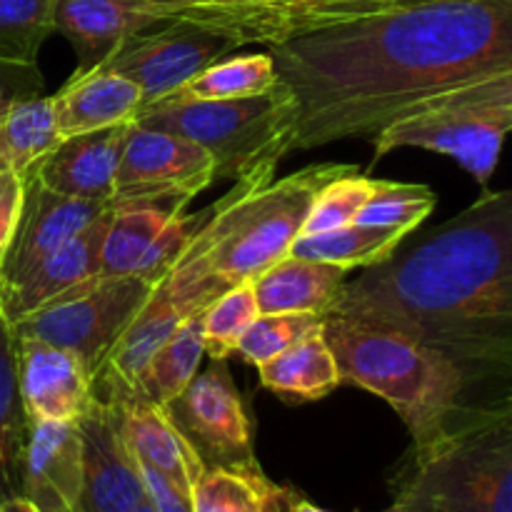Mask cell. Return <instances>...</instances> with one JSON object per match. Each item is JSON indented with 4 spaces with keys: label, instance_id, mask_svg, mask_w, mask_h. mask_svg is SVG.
<instances>
[{
    "label": "cell",
    "instance_id": "1",
    "mask_svg": "<svg viewBox=\"0 0 512 512\" xmlns=\"http://www.w3.org/2000/svg\"><path fill=\"white\" fill-rule=\"evenodd\" d=\"M268 53L298 103L293 150L375 140L423 100L512 70V0H415Z\"/></svg>",
    "mask_w": 512,
    "mask_h": 512
},
{
    "label": "cell",
    "instance_id": "2",
    "mask_svg": "<svg viewBox=\"0 0 512 512\" xmlns=\"http://www.w3.org/2000/svg\"><path fill=\"white\" fill-rule=\"evenodd\" d=\"M400 330L458 365L468 385L512 365V188L348 280L333 313Z\"/></svg>",
    "mask_w": 512,
    "mask_h": 512
},
{
    "label": "cell",
    "instance_id": "3",
    "mask_svg": "<svg viewBox=\"0 0 512 512\" xmlns=\"http://www.w3.org/2000/svg\"><path fill=\"white\" fill-rule=\"evenodd\" d=\"M383 512H512V400L460 405L438 438L413 445Z\"/></svg>",
    "mask_w": 512,
    "mask_h": 512
},
{
    "label": "cell",
    "instance_id": "4",
    "mask_svg": "<svg viewBox=\"0 0 512 512\" xmlns=\"http://www.w3.org/2000/svg\"><path fill=\"white\" fill-rule=\"evenodd\" d=\"M323 335L340 368V383L385 400L413 445L438 438L463 405L468 380L458 365L410 335L343 315H328Z\"/></svg>",
    "mask_w": 512,
    "mask_h": 512
},
{
    "label": "cell",
    "instance_id": "5",
    "mask_svg": "<svg viewBox=\"0 0 512 512\" xmlns=\"http://www.w3.org/2000/svg\"><path fill=\"white\" fill-rule=\"evenodd\" d=\"M135 123L168 130L208 150L218 180H240L293 153L298 103L285 83L240 100H160Z\"/></svg>",
    "mask_w": 512,
    "mask_h": 512
},
{
    "label": "cell",
    "instance_id": "6",
    "mask_svg": "<svg viewBox=\"0 0 512 512\" xmlns=\"http://www.w3.org/2000/svg\"><path fill=\"white\" fill-rule=\"evenodd\" d=\"M245 198H248V195H245ZM240 200L228 205V208H225L223 213L198 235V240L190 245L188 253L175 263V268L170 270L163 280L155 283L148 303L140 308V313L135 315L133 323L125 328V333L120 335L115 348L110 350L108 360L103 363L100 373L95 375V385L103 383L105 390H108L105 398H125V395L133 390L135 380L140 378V373H143V368L148 365V360L155 355V350H158L160 345H163L165 340L190 318V315L208 308L225 288H230V285L223 283V280L213 273V268H210V250H213L215 245H218V240L225 235L230 218H233L235 205H238Z\"/></svg>",
    "mask_w": 512,
    "mask_h": 512
},
{
    "label": "cell",
    "instance_id": "7",
    "mask_svg": "<svg viewBox=\"0 0 512 512\" xmlns=\"http://www.w3.org/2000/svg\"><path fill=\"white\" fill-rule=\"evenodd\" d=\"M358 165L318 163L298 170L283 180L255 190L233 210L228 230L210 250V268L223 283L235 285L253 280L275 260L285 258L303 235L305 218L315 195Z\"/></svg>",
    "mask_w": 512,
    "mask_h": 512
},
{
    "label": "cell",
    "instance_id": "8",
    "mask_svg": "<svg viewBox=\"0 0 512 512\" xmlns=\"http://www.w3.org/2000/svg\"><path fill=\"white\" fill-rule=\"evenodd\" d=\"M270 8L238 0H55V33L78 55V68L90 70L108 58L120 40L170 18H200L225 25L245 43L268 40Z\"/></svg>",
    "mask_w": 512,
    "mask_h": 512
},
{
    "label": "cell",
    "instance_id": "9",
    "mask_svg": "<svg viewBox=\"0 0 512 512\" xmlns=\"http://www.w3.org/2000/svg\"><path fill=\"white\" fill-rule=\"evenodd\" d=\"M153 288L155 283L138 275L93 280L15 323L13 333L70 350L95 378Z\"/></svg>",
    "mask_w": 512,
    "mask_h": 512
},
{
    "label": "cell",
    "instance_id": "10",
    "mask_svg": "<svg viewBox=\"0 0 512 512\" xmlns=\"http://www.w3.org/2000/svg\"><path fill=\"white\" fill-rule=\"evenodd\" d=\"M245 38L225 25L200 18H170L120 40L98 65L133 80L143 93V108L188 83L208 65L233 55Z\"/></svg>",
    "mask_w": 512,
    "mask_h": 512
},
{
    "label": "cell",
    "instance_id": "11",
    "mask_svg": "<svg viewBox=\"0 0 512 512\" xmlns=\"http://www.w3.org/2000/svg\"><path fill=\"white\" fill-rule=\"evenodd\" d=\"M205 468L258 465L253 425L225 360H210L203 373L165 408Z\"/></svg>",
    "mask_w": 512,
    "mask_h": 512
},
{
    "label": "cell",
    "instance_id": "12",
    "mask_svg": "<svg viewBox=\"0 0 512 512\" xmlns=\"http://www.w3.org/2000/svg\"><path fill=\"white\" fill-rule=\"evenodd\" d=\"M213 183L215 163L208 150L183 135L133 120L115 175L113 203L168 195L193 200Z\"/></svg>",
    "mask_w": 512,
    "mask_h": 512
},
{
    "label": "cell",
    "instance_id": "13",
    "mask_svg": "<svg viewBox=\"0 0 512 512\" xmlns=\"http://www.w3.org/2000/svg\"><path fill=\"white\" fill-rule=\"evenodd\" d=\"M83 488L75 512H135L145 503L140 465L123 435L120 405L95 393L78 420Z\"/></svg>",
    "mask_w": 512,
    "mask_h": 512
},
{
    "label": "cell",
    "instance_id": "14",
    "mask_svg": "<svg viewBox=\"0 0 512 512\" xmlns=\"http://www.w3.org/2000/svg\"><path fill=\"white\" fill-rule=\"evenodd\" d=\"M508 135V128L473 113H458V110L408 113L390 123L373 140L375 163L398 148L430 150L453 158L460 168L473 175L475 183L485 188L498 168Z\"/></svg>",
    "mask_w": 512,
    "mask_h": 512
},
{
    "label": "cell",
    "instance_id": "15",
    "mask_svg": "<svg viewBox=\"0 0 512 512\" xmlns=\"http://www.w3.org/2000/svg\"><path fill=\"white\" fill-rule=\"evenodd\" d=\"M113 203L68 198L25 178V198L10 248L0 265V288L18 283L45 255L58 250L93 225Z\"/></svg>",
    "mask_w": 512,
    "mask_h": 512
},
{
    "label": "cell",
    "instance_id": "16",
    "mask_svg": "<svg viewBox=\"0 0 512 512\" xmlns=\"http://www.w3.org/2000/svg\"><path fill=\"white\" fill-rule=\"evenodd\" d=\"M15 335L18 385L28 420H78L95 398V378L70 350Z\"/></svg>",
    "mask_w": 512,
    "mask_h": 512
},
{
    "label": "cell",
    "instance_id": "17",
    "mask_svg": "<svg viewBox=\"0 0 512 512\" xmlns=\"http://www.w3.org/2000/svg\"><path fill=\"white\" fill-rule=\"evenodd\" d=\"M83 488V443L73 420H30L20 495L40 512H75Z\"/></svg>",
    "mask_w": 512,
    "mask_h": 512
},
{
    "label": "cell",
    "instance_id": "18",
    "mask_svg": "<svg viewBox=\"0 0 512 512\" xmlns=\"http://www.w3.org/2000/svg\"><path fill=\"white\" fill-rule=\"evenodd\" d=\"M110 218H113V205L83 233L45 255L18 283L0 288V308L10 325L20 323L35 310L58 300L60 295H68L70 290L98 280L100 255H103V240Z\"/></svg>",
    "mask_w": 512,
    "mask_h": 512
},
{
    "label": "cell",
    "instance_id": "19",
    "mask_svg": "<svg viewBox=\"0 0 512 512\" xmlns=\"http://www.w3.org/2000/svg\"><path fill=\"white\" fill-rule=\"evenodd\" d=\"M130 125L133 120L63 138L53 153L35 165L28 178H35L43 188L68 198L113 203L115 175Z\"/></svg>",
    "mask_w": 512,
    "mask_h": 512
},
{
    "label": "cell",
    "instance_id": "20",
    "mask_svg": "<svg viewBox=\"0 0 512 512\" xmlns=\"http://www.w3.org/2000/svg\"><path fill=\"white\" fill-rule=\"evenodd\" d=\"M50 98L63 138L128 123L138 118L143 108V93L138 85L105 65L75 70L73 78Z\"/></svg>",
    "mask_w": 512,
    "mask_h": 512
},
{
    "label": "cell",
    "instance_id": "21",
    "mask_svg": "<svg viewBox=\"0 0 512 512\" xmlns=\"http://www.w3.org/2000/svg\"><path fill=\"white\" fill-rule=\"evenodd\" d=\"M345 275L335 265L288 253L253 278L260 315L313 313L328 318L348 283Z\"/></svg>",
    "mask_w": 512,
    "mask_h": 512
},
{
    "label": "cell",
    "instance_id": "22",
    "mask_svg": "<svg viewBox=\"0 0 512 512\" xmlns=\"http://www.w3.org/2000/svg\"><path fill=\"white\" fill-rule=\"evenodd\" d=\"M123 415V435L140 465L158 470L165 478L193 493L205 465L188 443L170 413L160 405L118 403Z\"/></svg>",
    "mask_w": 512,
    "mask_h": 512
},
{
    "label": "cell",
    "instance_id": "23",
    "mask_svg": "<svg viewBox=\"0 0 512 512\" xmlns=\"http://www.w3.org/2000/svg\"><path fill=\"white\" fill-rule=\"evenodd\" d=\"M190 200L168 195V198H143L128 203H113L108 233L103 240L98 280L135 275V268L158 235L168 228L170 220L185 210Z\"/></svg>",
    "mask_w": 512,
    "mask_h": 512
},
{
    "label": "cell",
    "instance_id": "24",
    "mask_svg": "<svg viewBox=\"0 0 512 512\" xmlns=\"http://www.w3.org/2000/svg\"><path fill=\"white\" fill-rule=\"evenodd\" d=\"M205 310V308H203ZM203 310L190 315L158 350L140 378L135 380L133 390L115 403H145L168 408L180 393L198 375L200 363L205 358L203 340Z\"/></svg>",
    "mask_w": 512,
    "mask_h": 512
},
{
    "label": "cell",
    "instance_id": "25",
    "mask_svg": "<svg viewBox=\"0 0 512 512\" xmlns=\"http://www.w3.org/2000/svg\"><path fill=\"white\" fill-rule=\"evenodd\" d=\"M263 388L288 403H313L340 388V368L325 340L323 328L258 365Z\"/></svg>",
    "mask_w": 512,
    "mask_h": 512
},
{
    "label": "cell",
    "instance_id": "26",
    "mask_svg": "<svg viewBox=\"0 0 512 512\" xmlns=\"http://www.w3.org/2000/svg\"><path fill=\"white\" fill-rule=\"evenodd\" d=\"M28 425L30 420L18 385L13 325L0 308V503L20 495Z\"/></svg>",
    "mask_w": 512,
    "mask_h": 512
},
{
    "label": "cell",
    "instance_id": "27",
    "mask_svg": "<svg viewBox=\"0 0 512 512\" xmlns=\"http://www.w3.org/2000/svg\"><path fill=\"white\" fill-rule=\"evenodd\" d=\"M60 140L63 135L50 95L20 100L0 113V158L10 170L23 175V180L45 155L58 148Z\"/></svg>",
    "mask_w": 512,
    "mask_h": 512
},
{
    "label": "cell",
    "instance_id": "28",
    "mask_svg": "<svg viewBox=\"0 0 512 512\" xmlns=\"http://www.w3.org/2000/svg\"><path fill=\"white\" fill-rule=\"evenodd\" d=\"M403 240L405 233L400 230L350 223L328 233L300 235L290 248V255L335 265L350 273L355 268H373L390 260Z\"/></svg>",
    "mask_w": 512,
    "mask_h": 512
},
{
    "label": "cell",
    "instance_id": "29",
    "mask_svg": "<svg viewBox=\"0 0 512 512\" xmlns=\"http://www.w3.org/2000/svg\"><path fill=\"white\" fill-rule=\"evenodd\" d=\"M273 55L250 53L228 55L218 63L200 70L195 78L180 85L175 93L163 100H240L253 98L278 85ZM160 103V100H158Z\"/></svg>",
    "mask_w": 512,
    "mask_h": 512
},
{
    "label": "cell",
    "instance_id": "30",
    "mask_svg": "<svg viewBox=\"0 0 512 512\" xmlns=\"http://www.w3.org/2000/svg\"><path fill=\"white\" fill-rule=\"evenodd\" d=\"M275 490L260 465L205 468L193 490V512H273Z\"/></svg>",
    "mask_w": 512,
    "mask_h": 512
},
{
    "label": "cell",
    "instance_id": "31",
    "mask_svg": "<svg viewBox=\"0 0 512 512\" xmlns=\"http://www.w3.org/2000/svg\"><path fill=\"white\" fill-rule=\"evenodd\" d=\"M438 195L423 183H395V180H375L373 193L363 205L355 223L393 228L410 235L435 210Z\"/></svg>",
    "mask_w": 512,
    "mask_h": 512
},
{
    "label": "cell",
    "instance_id": "32",
    "mask_svg": "<svg viewBox=\"0 0 512 512\" xmlns=\"http://www.w3.org/2000/svg\"><path fill=\"white\" fill-rule=\"evenodd\" d=\"M260 315L258 300H255L253 280L225 288L208 308L203 310V340L205 355L210 360H228L235 355L238 340Z\"/></svg>",
    "mask_w": 512,
    "mask_h": 512
},
{
    "label": "cell",
    "instance_id": "33",
    "mask_svg": "<svg viewBox=\"0 0 512 512\" xmlns=\"http://www.w3.org/2000/svg\"><path fill=\"white\" fill-rule=\"evenodd\" d=\"M55 0H0V60L38 63L45 40L55 33Z\"/></svg>",
    "mask_w": 512,
    "mask_h": 512
},
{
    "label": "cell",
    "instance_id": "34",
    "mask_svg": "<svg viewBox=\"0 0 512 512\" xmlns=\"http://www.w3.org/2000/svg\"><path fill=\"white\" fill-rule=\"evenodd\" d=\"M325 325L323 315L313 313H270L258 315L238 340L235 355L248 365H263L270 358L280 355L283 350L293 348L303 338L313 335Z\"/></svg>",
    "mask_w": 512,
    "mask_h": 512
},
{
    "label": "cell",
    "instance_id": "35",
    "mask_svg": "<svg viewBox=\"0 0 512 512\" xmlns=\"http://www.w3.org/2000/svg\"><path fill=\"white\" fill-rule=\"evenodd\" d=\"M425 110H458V113H473L485 120L503 125L512 133V70L500 73L495 78L480 80L475 85H465L460 90H450L445 95L423 100L408 113H425ZM405 113V115H408Z\"/></svg>",
    "mask_w": 512,
    "mask_h": 512
},
{
    "label": "cell",
    "instance_id": "36",
    "mask_svg": "<svg viewBox=\"0 0 512 512\" xmlns=\"http://www.w3.org/2000/svg\"><path fill=\"white\" fill-rule=\"evenodd\" d=\"M373 183L375 178H365V175H360V170L330 180L310 205L303 235L328 233V230L355 223V218H358L363 205L368 203L370 193H373Z\"/></svg>",
    "mask_w": 512,
    "mask_h": 512
},
{
    "label": "cell",
    "instance_id": "37",
    "mask_svg": "<svg viewBox=\"0 0 512 512\" xmlns=\"http://www.w3.org/2000/svg\"><path fill=\"white\" fill-rule=\"evenodd\" d=\"M300 3L305 8L310 33V30L330 28V25L385 13V10L400 8V5L415 3V0H300Z\"/></svg>",
    "mask_w": 512,
    "mask_h": 512
},
{
    "label": "cell",
    "instance_id": "38",
    "mask_svg": "<svg viewBox=\"0 0 512 512\" xmlns=\"http://www.w3.org/2000/svg\"><path fill=\"white\" fill-rule=\"evenodd\" d=\"M45 95V80L38 63H13L0 60V113L20 100Z\"/></svg>",
    "mask_w": 512,
    "mask_h": 512
},
{
    "label": "cell",
    "instance_id": "39",
    "mask_svg": "<svg viewBox=\"0 0 512 512\" xmlns=\"http://www.w3.org/2000/svg\"><path fill=\"white\" fill-rule=\"evenodd\" d=\"M25 198V180L15 170H3L0 173V265H3L5 253L10 248L15 228H18L20 210H23Z\"/></svg>",
    "mask_w": 512,
    "mask_h": 512
},
{
    "label": "cell",
    "instance_id": "40",
    "mask_svg": "<svg viewBox=\"0 0 512 512\" xmlns=\"http://www.w3.org/2000/svg\"><path fill=\"white\" fill-rule=\"evenodd\" d=\"M140 475H143L145 500L155 512H193V493L148 465H140Z\"/></svg>",
    "mask_w": 512,
    "mask_h": 512
},
{
    "label": "cell",
    "instance_id": "41",
    "mask_svg": "<svg viewBox=\"0 0 512 512\" xmlns=\"http://www.w3.org/2000/svg\"><path fill=\"white\" fill-rule=\"evenodd\" d=\"M273 512H330V510H323L320 505L310 503V500L305 498V495H300L298 490L278 485V490H275Z\"/></svg>",
    "mask_w": 512,
    "mask_h": 512
},
{
    "label": "cell",
    "instance_id": "42",
    "mask_svg": "<svg viewBox=\"0 0 512 512\" xmlns=\"http://www.w3.org/2000/svg\"><path fill=\"white\" fill-rule=\"evenodd\" d=\"M0 512H40L30 500H25L23 495H15L0 503Z\"/></svg>",
    "mask_w": 512,
    "mask_h": 512
},
{
    "label": "cell",
    "instance_id": "43",
    "mask_svg": "<svg viewBox=\"0 0 512 512\" xmlns=\"http://www.w3.org/2000/svg\"><path fill=\"white\" fill-rule=\"evenodd\" d=\"M238 3H248V5H290V3H298V0H238Z\"/></svg>",
    "mask_w": 512,
    "mask_h": 512
},
{
    "label": "cell",
    "instance_id": "44",
    "mask_svg": "<svg viewBox=\"0 0 512 512\" xmlns=\"http://www.w3.org/2000/svg\"><path fill=\"white\" fill-rule=\"evenodd\" d=\"M135 512H155L153 508H150V505H148V500H145V503L143 505H140V508L138 510H135Z\"/></svg>",
    "mask_w": 512,
    "mask_h": 512
},
{
    "label": "cell",
    "instance_id": "45",
    "mask_svg": "<svg viewBox=\"0 0 512 512\" xmlns=\"http://www.w3.org/2000/svg\"><path fill=\"white\" fill-rule=\"evenodd\" d=\"M3 170H10V168H8V165H5V160L0 158V173H3Z\"/></svg>",
    "mask_w": 512,
    "mask_h": 512
}]
</instances>
